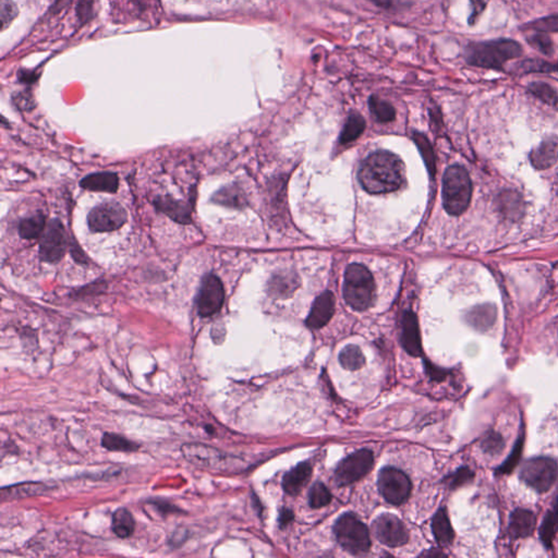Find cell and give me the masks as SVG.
I'll use <instances>...</instances> for the list:
<instances>
[{
  "label": "cell",
  "mask_w": 558,
  "mask_h": 558,
  "mask_svg": "<svg viewBox=\"0 0 558 558\" xmlns=\"http://www.w3.org/2000/svg\"><path fill=\"white\" fill-rule=\"evenodd\" d=\"M374 456L371 450L361 449L340 461L335 470V481L340 487L357 482L369 473L373 467Z\"/></svg>",
  "instance_id": "obj_8"
},
{
  "label": "cell",
  "mask_w": 558,
  "mask_h": 558,
  "mask_svg": "<svg viewBox=\"0 0 558 558\" xmlns=\"http://www.w3.org/2000/svg\"><path fill=\"white\" fill-rule=\"evenodd\" d=\"M505 440L503 436L496 432H489L481 442L483 452L487 455L495 456L502 453L504 449Z\"/></svg>",
  "instance_id": "obj_40"
},
{
  "label": "cell",
  "mask_w": 558,
  "mask_h": 558,
  "mask_svg": "<svg viewBox=\"0 0 558 558\" xmlns=\"http://www.w3.org/2000/svg\"><path fill=\"white\" fill-rule=\"evenodd\" d=\"M524 29L536 31V32L547 33V34L548 33L558 32V15H550V17H544L532 21L526 25Z\"/></svg>",
  "instance_id": "obj_41"
},
{
  "label": "cell",
  "mask_w": 558,
  "mask_h": 558,
  "mask_svg": "<svg viewBox=\"0 0 558 558\" xmlns=\"http://www.w3.org/2000/svg\"><path fill=\"white\" fill-rule=\"evenodd\" d=\"M516 72L520 74H551V72H557L556 69V64H551V62H545L543 60H526L524 62H519L515 68Z\"/></svg>",
  "instance_id": "obj_33"
},
{
  "label": "cell",
  "mask_w": 558,
  "mask_h": 558,
  "mask_svg": "<svg viewBox=\"0 0 558 558\" xmlns=\"http://www.w3.org/2000/svg\"><path fill=\"white\" fill-rule=\"evenodd\" d=\"M72 0H55L52 7L50 8V13L52 15H58L66 11L71 5Z\"/></svg>",
  "instance_id": "obj_49"
},
{
  "label": "cell",
  "mask_w": 558,
  "mask_h": 558,
  "mask_svg": "<svg viewBox=\"0 0 558 558\" xmlns=\"http://www.w3.org/2000/svg\"><path fill=\"white\" fill-rule=\"evenodd\" d=\"M136 529V520L127 508H118L113 514V531L118 538H127L132 536Z\"/></svg>",
  "instance_id": "obj_25"
},
{
  "label": "cell",
  "mask_w": 558,
  "mask_h": 558,
  "mask_svg": "<svg viewBox=\"0 0 558 558\" xmlns=\"http://www.w3.org/2000/svg\"><path fill=\"white\" fill-rule=\"evenodd\" d=\"M45 227V217L43 214L33 215L23 219L19 225V234L21 238L31 240L41 236Z\"/></svg>",
  "instance_id": "obj_31"
},
{
  "label": "cell",
  "mask_w": 558,
  "mask_h": 558,
  "mask_svg": "<svg viewBox=\"0 0 558 558\" xmlns=\"http://www.w3.org/2000/svg\"><path fill=\"white\" fill-rule=\"evenodd\" d=\"M471 4H473V13L470 15L469 25H473L477 21V17L484 11L487 3L483 0H471Z\"/></svg>",
  "instance_id": "obj_48"
},
{
  "label": "cell",
  "mask_w": 558,
  "mask_h": 558,
  "mask_svg": "<svg viewBox=\"0 0 558 558\" xmlns=\"http://www.w3.org/2000/svg\"><path fill=\"white\" fill-rule=\"evenodd\" d=\"M526 42L529 45H531L533 48H536L538 52L545 55V56H552L554 53V44L552 41L551 36L547 33L536 32L529 35L526 37Z\"/></svg>",
  "instance_id": "obj_36"
},
{
  "label": "cell",
  "mask_w": 558,
  "mask_h": 558,
  "mask_svg": "<svg viewBox=\"0 0 558 558\" xmlns=\"http://www.w3.org/2000/svg\"><path fill=\"white\" fill-rule=\"evenodd\" d=\"M536 519L528 509L518 508L512 512L509 520V532L512 538H528L533 533Z\"/></svg>",
  "instance_id": "obj_18"
},
{
  "label": "cell",
  "mask_w": 558,
  "mask_h": 558,
  "mask_svg": "<svg viewBox=\"0 0 558 558\" xmlns=\"http://www.w3.org/2000/svg\"><path fill=\"white\" fill-rule=\"evenodd\" d=\"M1 9V31H5L19 15V8L13 0H0Z\"/></svg>",
  "instance_id": "obj_43"
},
{
  "label": "cell",
  "mask_w": 558,
  "mask_h": 558,
  "mask_svg": "<svg viewBox=\"0 0 558 558\" xmlns=\"http://www.w3.org/2000/svg\"><path fill=\"white\" fill-rule=\"evenodd\" d=\"M379 489L389 504L398 506L408 499L411 492V482L401 470L386 467L379 473Z\"/></svg>",
  "instance_id": "obj_9"
},
{
  "label": "cell",
  "mask_w": 558,
  "mask_h": 558,
  "mask_svg": "<svg viewBox=\"0 0 558 558\" xmlns=\"http://www.w3.org/2000/svg\"><path fill=\"white\" fill-rule=\"evenodd\" d=\"M335 312V297L330 291L316 298L313 303L312 310L307 319V327L312 330H319L330 322Z\"/></svg>",
  "instance_id": "obj_14"
},
{
  "label": "cell",
  "mask_w": 558,
  "mask_h": 558,
  "mask_svg": "<svg viewBox=\"0 0 558 558\" xmlns=\"http://www.w3.org/2000/svg\"><path fill=\"white\" fill-rule=\"evenodd\" d=\"M554 516H555L556 519V524H557L558 526V497L556 498L555 505H554Z\"/></svg>",
  "instance_id": "obj_52"
},
{
  "label": "cell",
  "mask_w": 558,
  "mask_h": 558,
  "mask_svg": "<svg viewBox=\"0 0 558 558\" xmlns=\"http://www.w3.org/2000/svg\"><path fill=\"white\" fill-rule=\"evenodd\" d=\"M556 69H557V72H558V64H556Z\"/></svg>",
  "instance_id": "obj_53"
},
{
  "label": "cell",
  "mask_w": 558,
  "mask_h": 558,
  "mask_svg": "<svg viewBox=\"0 0 558 558\" xmlns=\"http://www.w3.org/2000/svg\"><path fill=\"white\" fill-rule=\"evenodd\" d=\"M368 1L389 13H401L409 9L413 4L412 0H368Z\"/></svg>",
  "instance_id": "obj_42"
},
{
  "label": "cell",
  "mask_w": 558,
  "mask_h": 558,
  "mask_svg": "<svg viewBox=\"0 0 558 558\" xmlns=\"http://www.w3.org/2000/svg\"><path fill=\"white\" fill-rule=\"evenodd\" d=\"M405 178V167L398 156L389 152H375L362 162L359 181L365 191L383 195L399 189Z\"/></svg>",
  "instance_id": "obj_1"
},
{
  "label": "cell",
  "mask_w": 558,
  "mask_h": 558,
  "mask_svg": "<svg viewBox=\"0 0 558 558\" xmlns=\"http://www.w3.org/2000/svg\"><path fill=\"white\" fill-rule=\"evenodd\" d=\"M413 140L416 141L417 146L422 154L423 160L426 162V167L430 170L431 174L434 175L435 174V158H434V153H433L432 146L426 137L421 134V133H414Z\"/></svg>",
  "instance_id": "obj_38"
},
{
  "label": "cell",
  "mask_w": 558,
  "mask_h": 558,
  "mask_svg": "<svg viewBox=\"0 0 558 558\" xmlns=\"http://www.w3.org/2000/svg\"><path fill=\"white\" fill-rule=\"evenodd\" d=\"M299 284L300 281L295 274L283 272L272 277L268 291L274 298H288L299 287Z\"/></svg>",
  "instance_id": "obj_21"
},
{
  "label": "cell",
  "mask_w": 558,
  "mask_h": 558,
  "mask_svg": "<svg viewBox=\"0 0 558 558\" xmlns=\"http://www.w3.org/2000/svg\"><path fill=\"white\" fill-rule=\"evenodd\" d=\"M13 102L18 109L23 111H32L36 106L34 96L30 90H25V91L17 92L13 95Z\"/></svg>",
  "instance_id": "obj_45"
},
{
  "label": "cell",
  "mask_w": 558,
  "mask_h": 558,
  "mask_svg": "<svg viewBox=\"0 0 558 558\" xmlns=\"http://www.w3.org/2000/svg\"><path fill=\"white\" fill-rule=\"evenodd\" d=\"M181 453L190 463L203 469L223 470L228 465L227 456L205 444H185L182 445Z\"/></svg>",
  "instance_id": "obj_12"
},
{
  "label": "cell",
  "mask_w": 558,
  "mask_h": 558,
  "mask_svg": "<svg viewBox=\"0 0 558 558\" xmlns=\"http://www.w3.org/2000/svg\"><path fill=\"white\" fill-rule=\"evenodd\" d=\"M332 501V494L323 483L317 482L311 487L309 493V503L312 508H322Z\"/></svg>",
  "instance_id": "obj_37"
},
{
  "label": "cell",
  "mask_w": 558,
  "mask_h": 558,
  "mask_svg": "<svg viewBox=\"0 0 558 558\" xmlns=\"http://www.w3.org/2000/svg\"><path fill=\"white\" fill-rule=\"evenodd\" d=\"M375 284L365 266L351 264L344 274V298L354 310L364 311L373 302Z\"/></svg>",
  "instance_id": "obj_4"
},
{
  "label": "cell",
  "mask_w": 558,
  "mask_h": 558,
  "mask_svg": "<svg viewBox=\"0 0 558 558\" xmlns=\"http://www.w3.org/2000/svg\"><path fill=\"white\" fill-rule=\"evenodd\" d=\"M68 249V236L60 219H52L47 225L40 244L41 260L47 263L60 262Z\"/></svg>",
  "instance_id": "obj_11"
},
{
  "label": "cell",
  "mask_w": 558,
  "mask_h": 558,
  "mask_svg": "<svg viewBox=\"0 0 558 558\" xmlns=\"http://www.w3.org/2000/svg\"><path fill=\"white\" fill-rule=\"evenodd\" d=\"M555 516L553 512H547L546 516L544 517L543 522H542L541 529H540V538H541L542 543L547 548H551L553 545L554 536L556 532Z\"/></svg>",
  "instance_id": "obj_39"
},
{
  "label": "cell",
  "mask_w": 558,
  "mask_h": 558,
  "mask_svg": "<svg viewBox=\"0 0 558 558\" xmlns=\"http://www.w3.org/2000/svg\"><path fill=\"white\" fill-rule=\"evenodd\" d=\"M522 46L517 41L498 39L470 43L466 47L465 60L470 66L502 71L507 62L522 57Z\"/></svg>",
  "instance_id": "obj_2"
},
{
  "label": "cell",
  "mask_w": 558,
  "mask_h": 558,
  "mask_svg": "<svg viewBox=\"0 0 558 558\" xmlns=\"http://www.w3.org/2000/svg\"><path fill=\"white\" fill-rule=\"evenodd\" d=\"M373 532L377 540L389 547H398L409 540L408 530L400 519L391 514H383L374 522Z\"/></svg>",
  "instance_id": "obj_13"
},
{
  "label": "cell",
  "mask_w": 558,
  "mask_h": 558,
  "mask_svg": "<svg viewBox=\"0 0 558 558\" xmlns=\"http://www.w3.org/2000/svg\"><path fill=\"white\" fill-rule=\"evenodd\" d=\"M335 536L344 551L358 555L371 547L369 529L352 514L342 515L334 526Z\"/></svg>",
  "instance_id": "obj_5"
},
{
  "label": "cell",
  "mask_w": 558,
  "mask_h": 558,
  "mask_svg": "<svg viewBox=\"0 0 558 558\" xmlns=\"http://www.w3.org/2000/svg\"><path fill=\"white\" fill-rule=\"evenodd\" d=\"M499 199H501L499 207H501L505 215L515 218L516 215L522 214V200L520 195H517L516 192H505L504 195H501Z\"/></svg>",
  "instance_id": "obj_34"
},
{
  "label": "cell",
  "mask_w": 558,
  "mask_h": 558,
  "mask_svg": "<svg viewBox=\"0 0 558 558\" xmlns=\"http://www.w3.org/2000/svg\"><path fill=\"white\" fill-rule=\"evenodd\" d=\"M401 344L405 350L413 357H420L422 354L418 319H417L416 314L410 311L403 315Z\"/></svg>",
  "instance_id": "obj_15"
},
{
  "label": "cell",
  "mask_w": 558,
  "mask_h": 558,
  "mask_svg": "<svg viewBox=\"0 0 558 558\" xmlns=\"http://www.w3.org/2000/svg\"><path fill=\"white\" fill-rule=\"evenodd\" d=\"M102 445L109 452H119V453H132L140 447L137 442H133L125 436L118 435L115 433H105L102 438Z\"/></svg>",
  "instance_id": "obj_28"
},
{
  "label": "cell",
  "mask_w": 558,
  "mask_h": 558,
  "mask_svg": "<svg viewBox=\"0 0 558 558\" xmlns=\"http://www.w3.org/2000/svg\"><path fill=\"white\" fill-rule=\"evenodd\" d=\"M528 91L543 103L557 109L558 93L550 84L541 81L532 82L528 85Z\"/></svg>",
  "instance_id": "obj_32"
},
{
  "label": "cell",
  "mask_w": 558,
  "mask_h": 558,
  "mask_svg": "<svg viewBox=\"0 0 558 558\" xmlns=\"http://www.w3.org/2000/svg\"><path fill=\"white\" fill-rule=\"evenodd\" d=\"M365 129V120L359 113H350L347 121L344 123V129L340 133V143L347 144L351 141L359 138Z\"/></svg>",
  "instance_id": "obj_27"
},
{
  "label": "cell",
  "mask_w": 558,
  "mask_h": 558,
  "mask_svg": "<svg viewBox=\"0 0 558 558\" xmlns=\"http://www.w3.org/2000/svg\"><path fill=\"white\" fill-rule=\"evenodd\" d=\"M76 13L81 27L89 23L94 18V0H78Z\"/></svg>",
  "instance_id": "obj_44"
},
{
  "label": "cell",
  "mask_w": 558,
  "mask_h": 558,
  "mask_svg": "<svg viewBox=\"0 0 558 558\" xmlns=\"http://www.w3.org/2000/svg\"><path fill=\"white\" fill-rule=\"evenodd\" d=\"M293 519V512L289 509H285L283 512L281 514V518H279V522H281V526H286V524H289Z\"/></svg>",
  "instance_id": "obj_51"
},
{
  "label": "cell",
  "mask_w": 558,
  "mask_h": 558,
  "mask_svg": "<svg viewBox=\"0 0 558 558\" xmlns=\"http://www.w3.org/2000/svg\"><path fill=\"white\" fill-rule=\"evenodd\" d=\"M473 183L461 166H450L442 179V204L448 214L458 216L469 207Z\"/></svg>",
  "instance_id": "obj_3"
},
{
  "label": "cell",
  "mask_w": 558,
  "mask_h": 558,
  "mask_svg": "<svg viewBox=\"0 0 558 558\" xmlns=\"http://www.w3.org/2000/svg\"><path fill=\"white\" fill-rule=\"evenodd\" d=\"M369 109L373 116L381 123H391L396 118V109H393V106L389 102L381 99L379 96H370Z\"/></svg>",
  "instance_id": "obj_29"
},
{
  "label": "cell",
  "mask_w": 558,
  "mask_h": 558,
  "mask_svg": "<svg viewBox=\"0 0 558 558\" xmlns=\"http://www.w3.org/2000/svg\"><path fill=\"white\" fill-rule=\"evenodd\" d=\"M128 219L126 209L117 202H106L94 207L88 217L93 232H109L121 228Z\"/></svg>",
  "instance_id": "obj_10"
},
{
  "label": "cell",
  "mask_w": 558,
  "mask_h": 558,
  "mask_svg": "<svg viewBox=\"0 0 558 558\" xmlns=\"http://www.w3.org/2000/svg\"><path fill=\"white\" fill-rule=\"evenodd\" d=\"M530 160L536 169L545 170L555 165L558 160V139H546L530 154Z\"/></svg>",
  "instance_id": "obj_17"
},
{
  "label": "cell",
  "mask_w": 558,
  "mask_h": 558,
  "mask_svg": "<svg viewBox=\"0 0 558 558\" xmlns=\"http://www.w3.org/2000/svg\"><path fill=\"white\" fill-rule=\"evenodd\" d=\"M187 536L188 532L186 531L185 529H178V530H176L174 536H172V538H170V544H172V546H180L185 542Z\"/></svg>",
  "instance_id": "obj_50"
},
{
  "label": "cell",
  "mask_w": 558,
  "mask_h": 558,
  "mask_svg": "<svg viewBox=\"0 0 558 558\" xmlns=\"http://www.w3.org/2000/svg\"><path fill=\"white\" fill-rule=\"evenodd\" d=\"M211 202L224 207L240 209L246 205V197L242 189L232 186V187L223 188L217 191L211 197Z\"/></svg>",
  "instance_id": "obj_26"
},
{
  "label": "cell",
  "mask_w": 558,
  "mask_h": 558,
  "mask_svg": "<svg viewBox=\"0 0 558 558\" xmlns=\"http://www.w3.org/2000/svg\"><path fill=\"white\" fill-rule=\"evenodd\" d=\"M18 81L25 85H33L40 79V74H37L36 70L20 69L18 71Z\"/></svg>",
  "instance_id": "obj_47"
},
{
  "label": "cell",
  "mask_w": 558,
  "mask_h": 558,
  "mask_svg": "<svg viewBox=\"0 0 558 558\" xmlns=\"http://www.w3.org/2000/svg\"><path fill=\"white\" fill-rule=\"evenodd\" d=\"M473 477H475V473L469 468H460L453 475H450L448 477V483H449V487L452 489H456V487H461V485H465L466 483L470 482L473 479Z\"/></svg>",
  "instance_id": "obj_46"
},
{
  "label": "cell",
  "mask_w": 558,
  "mask_h": 558,
  "mask_svg": "<svg viewBox=\"0 0 558 558\" xmlns=\"http://www.w3.org/2000/svg\"><path fill=\"white\" fill-rule=\"evenodd\" d=\"M432 530L436 541L440 545H448L453 542L455 534H454L453 526L450 524L446 508H440L436 512L435 516L433 518Z\"/></svg>",
  "instance_id": "obj_24"
},
{
  "label": "cell",
  "mask_w": 558,
  "mask_h": 558,
  "mask_svg": "<svg viewBox=\"0 0 558 558\" xmlns=\"http://www.w3.org/2000/svg\"><path fill=\"white\" fill-rule=\"evenodd\" d=\"M340 362L342 368L349 371H357L365 363L363 354L358 346L349 344L344 347L340 354Z\"/></svg>",
  "instance_id": "obj_30"
},
{
  "label": "cell",
  "mask_w": 558,
  "mask_h": 558,
  "mask_svg": "<svg viewBox=\"0 0 558 558\" xmlns=\"http://www.w3.org/2000/svg\"><path fill=\"white\" fill-rule=\"evenodd\" d=\"M558 475L555 460L548 457H536L526 460L519 477L536 492L545 493L553 487Z\"/></svg>",
  "instance_id": "obj_6"
},
{
  "label": "cell",
  "mask_w": 558,
  "mask_h": 558,
  "mask_svg": "<svg viewBox=\"0 0 558 558\" xmlns=\"http://www.w3.org/2000/svg\"><path fill=\"white\" fill-rule=\"evenodd\" d=\"M154 205L160 211L167 215L172 221L179 224H191V207L185 202L178 201L170 197H158L154 201Z\"/></svg>",
  "instance_id": "obj_16"
},
{
  "label": "cell",
  "mask_w": 558,
  "mask_h": 558,
  "mask_svg": "<svg viewBox=\"0 0 558 558\" xmlns=\"http://www.w3.org/2000/svg\"><path fill=\"white\" fill-rule=\"evenodd\" d=\"M225 291L221 279L214 274L202 278L195 305L200 316L209 317L219 312L224 305Z\"/></svg>",
  "instance_id": "obj_7"
},
{
  "label": "cell",
  "mask_w": 558,
  "mask_h": 558,
  "mask_svg": "<svg viewBox=\"0 0 558 558\" xmlns=\"http://www.w3.org/2000/svg\"><path fill=\"white\" fill-rule=\"evenodd\" d=\"M50 489H52V487L45 484V483H21V484L13 485V487L1 489V496L4 499L25 498V497L45 494Z\"/></svg>",
  "instance_id": "obj_22"
},
{
  "label": "cell",
  "mask_w": 558,
  "mask_h": 558,
  "mask_svg": "<svg viewBox=\"0 0 558 558\" xmlns=\"http://www.w3.org/2000/svg\"><path fill=\"white\" fill-rule=\"evenodd\" d=\"M524 438L520 435V438L517 440L514 448H512V453L508 456L505 463L501 467L497 468L496 475H509L512 473V470L517 467L519 461L522 459V449H524Z\"/></svg>",
  "instance_id": "obj_35"
},
{
  "label": "cell",
  "mask_w": 558,
  "mask_h": 558,
  "mask_svg": "<svg viewBox=\"0 0 558 558\" xmlns=\"http://www.w3.org/2000/svg\"><path fill=\"white\" fill-rule=\"evenodd\" d=\"M80 186L89 191L115 193L118 190L119 178L113 172H96L84 177Z\"/></svg>",
  "instance_id": "obj_19"
},
{
  "label": "cell",
  "mask_w": 558,
  "mask_h": 558,
  "mask_svg": "<svg viewBox=\"0 0 558 558\" xmlns=\"http://www.w3.org/2000/svg\"><path fill=\"white\" fill-rule=\"evenodd\" d=\"M496 320V309L493 305H484L473 307L467 314V321L475 330H489L494 325Z\"/></svg>",
  "instance_id": "obj_23"
},
{
  "label": "cell",
  "mask_w": 558,
  "mask_h": 558,
  "mask_svg": "<svg viewBox=\"0 0 558 558\" xmlns=\"http://www.w3.org/2000/svg\"><path fill=\"white\" fill-rule=\"evenodd\" d=\"M311 475H312V467L309 463H302L293 468L284 477L283 487L285 492L289 495L299 494L305 483L310 479Z\"/></svg>",
  "instance_id": "obj_20"
}]
</instances>
